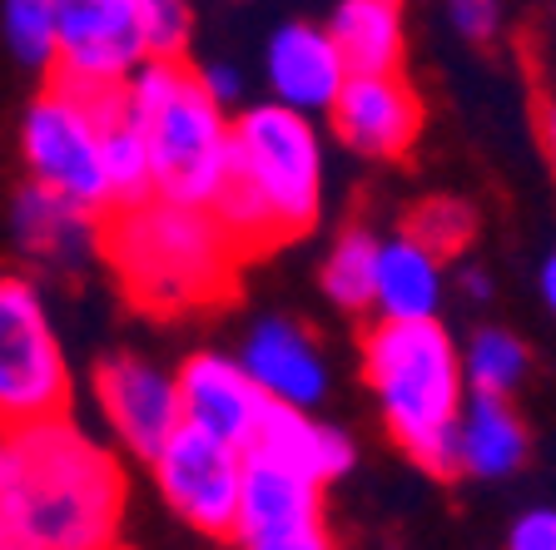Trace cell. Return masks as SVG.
Here are the masks:
<instances>
[{
	"label": "cell",
	"mask_w": 556,
	"mask_h": 550,
	"mask_svg": "<svg viewBox=\"0 0 556 550\" xmlns=\"http://www.w3.org/2000/svg\"><path fill=\"white\" fill-rule=\"evenodd\" d=\"M125 466L65 417L5 432L0 550H104L125 526Z\"/></svg>",
	"instance_id": "cell-1"
},
{
	"label": "cell",
	"mask_w": 556,
	"mask_h": 550,
	"mask_svg": "<svg viewBox=\"0 0 556 550\" xmlns=\"http://www.w3.org/2000/svg\"><path fill=\"white\" fill-rule=\"evenodd\" d=\"M100 248L144 312H194L229 298L243 258L214 208L164 194L115 208Z\"/></svg>",
	"instance_id": "cell-2"
},
{
	"label": "cell",
	"mask_w": 556,
	"mask_h": 550,
	"mask_svg": "<svg viewBox=\"0 0 556 550\" xmlns=\"http://www.w3.org/2000/svg\"><path fill=\"white\" fill-rule=\"evenodd\" d=\"M324 199V150L318 129L293 104L243 110L229 139V174L214 214L243 253H264L303 233Z\"/></svg>",
	"instance_id": "cell-3"
},
{
	"label": "cell",
	"mask_w": 556,
	"mask_h": 550,
	"mask_svg": "<svg viewBox=\"0 0 556 550\" xmlns=\"http://www.w3.org/2000/svg\"><path fill=\"white\" fill-rule=\"evenodd\" d=\"M382 422L417 466H463V357L438 318H382L363 343Z\"/></svg>",
	"instance_id": "cell-4"
},
{
	"label": "cell",
	"mask_w": 556,
	"mask_h": 550,
	"mask_svg": "<svg viewBox=\"0 0 556 550\" xmlns=\"http://www.w3.org/2000/svg\"><path fill=\"white\" fill-rule=\"evenodd\" d=\"M125 104L150 139L154 194L214 208L229 174L233 125L199 69L185 65V55H150L125 80Z\"/></svg>",
	"instance_id": "cell-5"
},
{
	"label": "cell",
	"mask_w": 556,
	"mask_h": 550,
	"mask_svg": "<svg viewBox=\"0 0 556 550\" xmlns=\"http://www.w3.org/2000/svg\"><path fill=\"white\" fill-rule=\"evenodd\" d=\"M70 412V367L30 278L0 273V432Z\"/></svg>",
	"instance_id": "cell-6"
},
{
	"label": "cell",
	"mask_w": 556,
	"mask_h": 550,
	"mask_svg": "<svg viewBox=\"0 0 556 550\" xmlns=\"http://www.w3.org/2000/svg\"><path fill=\"white\" fill-rule=\"evenodd\" d=\"M21 150L30 179L50 183L55 194L75 199L100 218L115 208L110 179H104V119L75 85L50 80V90L25 110Z\"/></svg>",
	"instance_id": "cell-7"
},
{
	"label": "cell",
	"mask_w": 556,
	"mask_h": 550,
	"mask_svg": "<svg viewBox=\"0 0 556 550\" xmlns=\"http://www.w3.org/2000/svg\"><path fill=\"white\" fill-rule=\"evenodd\" d=\"M150 471L164 506L189 530L214 540H233L239 496H243V447H229L219 436L179 422L174 436L160 447V457L150 461Z\"/></svg>",
	"instance_id": "cell-8"
},
{
	"label": "cell",
	"mask_w": 556,
	"mask_h": 550,
	"mask_svg": "<svg viewBox=\"0 0 556 550\" xmlns=\"http://www.w3.org/2000/svg\"><path fill=\"white\" fill-rule=\"evenodd\" d=\"M154 55L139 0H55L50 80L125 85Z\"/></svg>",
	"instance_id": "cell-9"
},
{
	"label": "cell",
	"mask_w": 556,
	"mask_h": 550,
	"mask_svg": "<svg viewBox=\"0 0 556 550\" xmlns=\"http://www.w3.org/2000/svg\"><path fill=\"white\" fill-rule=\"evenodd\" d=\"M233 540L249 550H324V486L264 451H243V496Z\"/></svg>",
	"instance_id": "cell-10"
},
{
	"label": "cell",
	"mask_w": 556,
	"mask_h": 550,
	"mask_svg": "<svg viewBox=\"0 0 556 550\" xmlns=\"http://www.w3.org/2000/svg\"><path fill=\"white\" fill-rule=\"evenodd\" d=\"M94 401H100L119 447L139 461H154L160 447L185 422L179 407V378H169L150 357H104L94 372Z\"/></svg>",
	"instance_id": "cell-11"
},
{
	"label": "cell",
	"mask_w": 556,
	"mask_h": 550,
	"mask_svg": "<svg viewBox=\"0 0 556 550\" xmlns=\"http://www.w3.org/2000/svg\"><path fill=\"white\" fill-rule=\"evenodd\" d=\"M179 407H185L189 426L249 451L258 442V426H264L274 397L258 387L239 357L194 353L179 367Z\"/></svg>",
	"instance_id": "cell-12"
},
{
	"label": "cell",
	"mask_w": 556,
	"mask_h": 550,
	"mask_svg": "<svg viewBox=\"0 0 556 550\" xmlns=\"http://www.w3.org/2000/svg\"><path fill=\"white\" fill-rule=\"evenodd\" d=\"M333 129L348 150L368 159H397L422 129V104L397 69H353L333 100Z\"/></svg>",
	"instance_id": "cell-13"
},
{
	"label": "cell",
	"mask_w": 556,
	"mask_h": 550,
	"mask_svg": "<svg viewBox=\"0 0 556 550\" xmlns=\"http://www.w3.org/2000/svg\"><path fill=\"white\" fill-rule=\"evenodd\" d=\"M11 229H15V243L50 268H80L104 243L100 214H90V208H80L75 199L55 194V189L40 179H30L21 194H15Z\"/></svg>",
	"instance_id": "cell-14"
},
{
	"label": "cell",
	"mask_w": 556,
	"mask_h": 550,
	"mask_svg": "<svg viewBox=\"0 0 556 550\" xmlns=\"http://www.w3.org/2000/svg\"><path fill=\"white\" fill-rule=\"evenodd\" d=\"M348 75H353V69H348L343 50L333 46L328 30L283 25V30L268 40V90H274L278 104H293L303 115L333 110Z\"/></svg>",
	"instance_id": "cell-15"
},
{
	"label": "cell",
	"mask_w": 556,
	"mask_h": 550,
	"mask_svg": "<svg viewBox=\"0 0 556 550\" xmlns=\"http://www.w3.org/2000/svg\"><path fill=\"white\" fill-rule=\"evenodd\" d=\"M239 362L249 367L258 387L274 401H283V407H303V412H308L328 392V367H324V357H318V347L283 318L258 322L254 333H249V343H243Z\"/></svg>",
	"instance_id": "cell-16"
},
{
	"label": "cell",
	"mask_w": 556,
	"mask_h": 550,
	"mask_svg": "<svg viewBox=\"0 0 556 550\" xmlns=\"http://www.w3.org/2000/svg\"><path fill=\"white\" fill-rule=\"evenodd\" d=\"M249 451H264V457L313 476L318 486L338 482V476L353 466V447H348V436L338 432V426L313 422L303 407H283V401L268 407L264 426H258V442Z\"/></svg>",
	"instance_id": "cell-17"
},
{
	"label": "cell",
	"mask_w": 556,
	"mask_h": 550,
	"mask_svg": "<svg viewBox=\"0 0 556 550\" xmlns=\"http://www.w3.org/2000/svg\"><path fill=\"white\" fill-rule=\"evenodd\" d=\"M442 298L438 253L422 248L413 233L378 243V293L372 308L382 318H432Z\"/></svg>",
	"instance_id": "cell-18"
},
{
	"label": "cell",
	"mask_w": 556,
	"mask_h": 550,
	"mask_svg": "<svg viewBox=\"0 0 556 550\" xmlns=\"http://www.w3.org/2000/svg\"><path fill=\"white\" fill-rule=\"evenodd\" d=\"M328 35L343 50L348 69H397V60H403V0H343Z\"/></svg>",
	"instance_id": "cell-19"
},
{
	"label": "cell",
	"mask_w": 556,
	"mask_h": 550,
	"mask_svg": "<svg viewBox=\"0 0 556 550\" xmlns=\"http://www.w3.org/2000/svg\"><path fill=\"white\" fill-rule=\"evenodd\" d=\"M527 457V432L497 392H477L463 412V466L477 476H507Z\"/></svg>",
	"instance_id": "cell-20"
},
{
	"label": "cell",
	"mask_w": 556,
	"mask_h": 550,
	"mask_svg": "<svg viewBox=\"0 0 556 550\" xmlns=\"http://www.w3.org/2000/svg\"><path fill=\"white\" fill-rule=\"evenodd\" d=\"M104 179H110V199H115V208L139 204V199L154 194L150 139H144V129L135 125L129 104H125V115L104 125Z\"/></svg>",
	"instance_id": "cell-21"
},
{
	"label": "cell",
	"mask_w": 556,
	"mask_h": 550,
	"mask_svg": "<svg viewBox=\"0 0 556 550\" xmlns=\"http://www.w3.org/2000/svg\"><path fill=\"white\" fill-rule=\"evenodd\" d=\"M324 293L343 312L372 308V293H378V239L372 233L358 229L333 243V253L324 264Z\"/></svg>",
	"instance_id": "cell-22"
},
{
	"label": "cell",
	"mask_w": 556,
	"mask_h": 550,
	"mask_svg": "<svg viewBox=\"0 0 556 550\" xmlns=\"http://www.w3.org/2000/svg\"><path fill=\"white\" fill-rule=\"evenodd\" d=\"M521 372H527V347L511 333H502V328L477 333V343L467 347V357H463V378L472 382L477 392H497V397L517 387Z\"/></svg>",
	"instance_id": "cell-23"
},
{
	"label": "cell",
	"mask_w": 556,
	"mask_h": 550,
	"mask_svg": "<svg viewBox=\"0 0 556 550\" xmlns=\"http://www.w3.org/2000/svg\"><path fill=\"white\" fill-rule=\"evenodd\" d=\"M0 11L15 60L35 69L55 60V0H0Z\"/></svg>",
	"instance_id": "cell-24"
},
{
	"label": "cell",
	"mask_w": 556,
	"mask_h": 550,
	"mask_svg": "<svg viewBox=\"0 0 556 550\" xmlns=\"http://www.w3.org/2000/svg\"><path fill=\"white\" fill-rule=\"evenodd\" d=\"M407 233L422 248L438 253V258H447V253H457L472 239V208H463L457 199H428V204L407 218Z\"/></svg>",
	"instance_id": "cell-25"
},
{
	"label": "cell",
	"mask_w": 556,
	"mask_h": 550,
	"mask_svg": "<svg viewBox=\"0 0 556 550\" xmlns=\"http://www.w3.org/2000/svg\"><path fill=\"white\" fill-rule=\"evenodd\" d=\"M144 25H150L154 55H185L189 46V0H139Z\"/></svg>",
	"instance_id": "cell-26"
},
{
	"label": "cell",
	"mask_w": 556,
	"mask_h": 550,
	"mask_svg": "<svg viewBox=\"0 0 556 550\" xmlns=\"http://www.w3.org/2000/svg\"><path fill=\"white\" fill-rule=\"evenodd\" d=\"M447 11L467 40H486L497 30V0H447Z\"/></svg>",
	"instance_id": "cell-27"
},
{
	"label": "cell",
	"mask_w": 556,
	"mask_h": 550,
	"mask_svg": "<svg viewBox=\"0 0 556 550\" xmlns=\"http://www.w3.org/2000/svg\"><path fill=\"white\" fill-rule=\"evenodd\" d=\"M511 546L517 550H556V511H532L527 521H517Z\"/></svg>",
	"instance_id": "cell-28"
},
{
	"label": "cell",
	"mask_w": 556,
	"mask_h": 550,
	"mask_svg": "<svg viewBox=\"0 0 556 550\" xmlns=\"http://www.w3.org/2000/svg\"><path fill=\"white\" fill-rule=\"evenodd\" d=\"M199 80H204V90L214 94V100L229 110V104H239V94H243V75L233 65H204L199 69Z\"/></svg>",
	"instance_id": "cell-29"
},
{
	"label": "cell",
	"mask_w": 556,
	"mask_h": 550,
	"mask_svg": "<svg viewBox=\"0 0 556 550\" xmlns=\"http://www.w3.org/2000/svg\"><path fill=\"white\" fill-rule=\"evenodd\" d=\"M542 129H546V150H552V164H556V104L542 110Z\"/></svg>",
	"instance_id": "cell-30"
},
{
	"label": "cell",
	"mask_w": 556,
	"mask_h": 550,
	"mask_svg": "<svg viewBox=\"0 0 556 550\" xmlns=\"http://www.w3.org/2000/svg\"><path fill=\"white\" fill-rule=\"evenodd\" d=\"M542 287H546V303H552V308H556V258L542 268Z\"/></svg>",
	"instance_id": "cell-31"
},
{
	"label": "cell",
	"mask_w": 556,
	"mask_h": 550,
	"mask_svg": "<svg viewBox=\"0 0 556 550\" xmlns=\"http://www.w3.org/2000/svg\"><path fill=\"white\" fill-rule=\"evenodd\" d=\"M463 283H467V293H472V298H486V278L482 273H467Z\"/></svg>",
	"instance_id": "cell-32"
},
{
	"label": "cell",
	"mask_w": 556,
	"mask_h": 550,
	"mask_svg": "<svg viewBox=\"0 0 556 550\" xmlns=\"http://www.w3.org/2000/svg\"><path fill=\"white\" fill-rule=\"evenodd\" d=\"M0 486H5V432H0Z\"/></svg>",
	"instance_id": "cell-33"
}]
</instances>
